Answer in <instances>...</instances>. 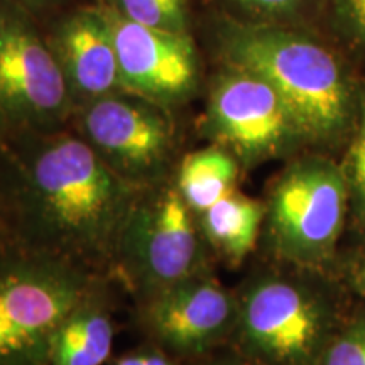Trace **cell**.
<instances>
[{"label": "cell", "instance_id": "obj_1", "mask_svg": "<svg viewBox=\"0 0 365 365\" xmlns=\"http://www.w3.org/2000/svg\"><path fill=\"white\" fill-rule=\"evenodd\" d=\"M143 191L117 176L71 127L14 132L0 148L9 237L98 274L110 276L122 228Z\"/></svg>", "mask_w": 365, "mask_h": 365}, {"label": "cell", "instance_id": "obj_2", "mask_svg": "<svg viewBox=\"0 0 365 365\" xmlns=\"http://www.w3.org/2000/svg\"><path fill=\"white\" fill-rule=\"evenodd\" d=\"M220 65L252 71L286 100L313 149L349 143L359 83L335 49L307 27L222 16L212 29Z\"/></svg>", "mask_w": 365, "mask_h": 365}, {"label": "cell", "instance_id": "obj_3", "mask_svg": "<svg viewBox=\"0 0 365 365\" xmlns=\"http://www.w3.org/2000/svg\"><path fill=\"white\" fill-rule=\"evenodd\" d=\"M235 294L230 345L254 365H318L346 318L331 274L267 262Z\"/></svg>", "mask_w": 365, "mask_h": 365}, {"label": "cell", "instance_id": "obj_4", "mask_svg": "<svg viewBox=\"0 0 365 365\" xmlns=\"http://www.w3.org/2000/svg\"><path fill=\"white\" fill-rule=\"evenodd\" d=\"M259 247L269 262L331 274L350 217L341 163L323 150L284 161L264 200Z\"/></svg>", "mask_w": 365, "mask_h": 365}, {"label": "cell", "instance_id": "obj_5", "mask_svg": "<svg viewBox=\"0 0 365 365\" xmlns=\"http://www.w3.org/2000/svg\"><path fill=\"white\" fill-rule=\"evenodd\" d=\"M98 276L9 235L0 240V365H48L59 325Z\"/></svg>", "mask_w": 365, "mask_h": 365}, {"label": "cell", "instance_id": "obj_6", "mask_svg": "<svg viewBox=\"0 0 365 365\" xmlns=\"http://www.w3.org/2000/svg\"><path fill=\"white\" fill-rule=\"evenodd\" d=\"M213 255L173 180L139 196L118 239L110 276L135 303L212 271Z\"/></svg>", "mask_w": 365, "mask_h": 365}, {"label": "cell", "instance_id": "obj_7", "mask_svg": "<svg viewBox=\"0 0 365 365\" xmlns=\"http://www.w3.org/2000/svg\"><path fill=\"white\" fill-rule=\"evenodd\" d=\"M207 143L234 154L242 171L313 149L307 130L274 86L252 71L220 65L200 120Z\"/></svg>", "mask_w": 365, "mask_h": 365}, {"label": "cell", "instance_id": "obj_8", "mask_svg": "<svg viewBox=\"0 0 365 365\" xmlns=\"http://www.w3.org/2000/svg\"><path fill=\"white\" fill-rule=\"evenodd\" d=\"M173 112L122 90L81 105L73 125L117 176L149 190L171 181L182 156Z\"/></svg>", "mask_w": 365, "mask_h": 365}, {"label": "cell", "instance_id": "obj_9", "mask_svg": "<svg viewBox=\"0 0 365 365\" xmlns=\"http://www.w3.org/2000/svg\"><path fill=\"white\" fill-rule=\"evenodd\" d=\"M76 107L34 16L0 0V118L14 132L68 129Z\"/></svg>", "mask_w": 365, "mask_h": 365}, {"label": "cell", "instance_id": "obj_10", "mask_svg": "<svg viewBox=\"0 0 365 365\" xmlns=\"http://www.w3.org/2000/svg\"><path fill=\"white\" fill-rule=\"evenodd\" d=\"M135 319L149 344L175 359H205L230 344L237 294L210 271L135 303Z\"/></svg>", "mask_w": 365, "mask_h": 365}, {"label": "cell", "instance_id": "obj_11", "mask_svg": "<svg viewBox=\"0 0 365 365\" xmlns=\"http://www.w3.org/2000/svg\"><path fill=\"white\" fill-rule=\"evenodd\" d=\"M115 43L122 85L127 91L176 110L203 85L202 59L190 33L135 24L103 6Z\"/></svg>", "mask_w": 365, "mask_h": 365}, {"label": "cell", "instance_id": "obj_12", "mask_svg": "<svg viewBox=\"0 0 365 365\" xmlns=\"http://www.w3.org/2000/svg\"><path fill=\"white\" fill-rule=\"evenodd\" d=\"M46 38L76 110L105 95L125 90L110 22L100 4L66 14Z\"/></svg>", "mask_w": 365, "mask_h": 365}, {"label": "cell", "instance_id": "obj_13", "mask_svg": "<svg viewBox=\"0 0 365 365\" xmlns=\"http://www.w3.org/2000/svg\"><path fill=\"white\" fill-rule=\"evenodd\" d=\"M110 276L100 274L53 339L48 365H103L115 339Z\"/></svg>", "mask_w": 365, "mask_h": 365}, {"label": "cell", "instance_id": "obj_14", "mask_svg": "<svg viewBox=\"0 0 365 365\" xmlns=\"http://www.w3.org/2000/svg\"><path fill=\"white\" fill-rule=\"evenodd\" d=\"M264 200L235 190L196 217L213 259L240 266L259 247L264 223Z\"/></svg>", "mask_w": 365, "mask_h": 365}, {"label": "cell", "instance_id": "obj_15", "mask_svg": "<svg viewBox=\"0 0 365 365\" xmlns=\"http://www.w3.org/2000/svg\"><path fill=\"white\" fill-rule=\"evenodd\" d=\"M240 173L242 168L234 154L208 143L205 148L182 154L173 175V185L198 217L237 190Z\"/></svg>", "mask_w": 365, "mask_h": 365}, {"label": "cell", "instance_id": "obj_16", "mask_svg": "<svg viewBox=\"0 0 365 365\" xmlns=\"http://www.w3.org/2000/svg\"><path fill=\"white\" fill-rule=\"evenodd\" d=\"M341 168L349 186V220L365 237V83H359L357 115Z\"/></svg>", "mask_w": 365, "mask_h": 365}, {"label": "cell", "instance_id": "obj_17", "mask_svg": "<svg viewBox=\"0 0 365 365\" xmlns=\"http://www.w3.org/2000/svg\"><path fill=\"white\" fill-rule=\"evenodd\" d=\"M135 24L171 33H190L188 0H102Z\"/></svg>", "mask_w": 365, "mask_h": 365}, {"label": "cell", "instance_id": "obj_18", "mask_svg": "<svg viewBox=\"0 0 365 365\" xmlns=\"http://www.w3.org/2000/svg\"><path fill=\"white\" fill-rule=\"evenodd\" d=\"M235 17L269 24L307 27L325 6V0H230Z\"/></svg>", "mask_w": 365, "mask_h": 365}, {"label": "cell", "instance_id": "obj_19", "mask_svg": "<svg viewBox=\"0 0 365 365\" xmlns=\"http://www.w3.org/2000/svg\"><path fill=\"white\" fill-rule=\"evenodd\" d=\"M319 17L331 38L349 51L365 56V0H325Z\"/></svg>", "mask_w": 365, "mask_h": 365}, {"label": "cell", "instance_id": "obj_20", "mask_svg": "<svg viewBox=\"0 0 365 365\" xmlns=\"http://www.w3.org/2000/svg\"><path fill=\"white\" fill-rule=\"evenodd\" d=\"M318 365H365V304L346 314Z\"/></svg>", "mask_w": 365, "mask_h": 365}, {"label": "cell", "instance_id": "obj_21", "mask_svg": "<svg viewBox=\"0 0 365 365\" xmlns=\"http://www.w3.org/2000/svg\"><path fill=\"white\" fill-rule=\"evenodd\" d=\"M113 365H181L180 360L173 357L158 345L148 344L130 350L113 360Z\"/></svg>", "mask_w": 365, "mask_h": 365}, {"label": "cell", "instance_id": "obj_22", "mask_svg": "<svg viewBox=\"0 0 365 365\" xmlns=\"http://www.w3.org/2000/svg\"><path fill=\"white\" fill-rule=\"evenodd\" d=\"M346 279H349V286L354 293H357L360 298L365 299V240L355 255L352 261H349L346 266Z\"/></svg>", "mask_w": 365, "mask_h": 365}, {"label": "cell", "instance_id": "obj_23", "mask_svg": "<svg viewBox=\"0 0 365 365\" xmlns=\"http://www.w3.org/2000/svg\"><path fill=\"white\" fill-rule=\"evenodd\" d=\"M14 2L19 4L21 7H24L26 11H29L33 16H36V14L43 12L46 9L53 7L59 0H14Z\"/></svg>", "mask_w": 365, "mask_h": 365}, {"label": "cell", "instance_id": "obj_24", "mask_svg": "<svg viewBox=\"0 0 365 365\" xmlns=\"http://www.w3.org/2000/svg\"><path fill=\"white\" fill-rule=\"evenodd\" d=\"M202 365H254V364L249 362L247 359L240 357L237 352H232L228 355H222V357L210 359V360H207V362H203Z\"/></svg>", "mask_w": 365, "mask_h": 365}, {"label": "cell", "instance_id": "obj_25", "mask_svg": "<svg viewBox=\"0 0 365 365\" xmlns=\"http://www.w3.org/2000/svg\"><path fill=\"white\" fill-rule=\"evenodd\" d=\"M7 235H9V230H7V223H6V215H4L2 205H0V240L6 239Z\"/></svg>", "mask_w": 365, "mask_h": 365}, {"label": "cell", "instance_id": "obj_26", "mask_svg": "<svg viewBox=\"0 0 365 365\" xmlns=\"http://www.w3.org/2000/svg\"><path fill=\"white\" fill-rule=\"evenodd\" d=\"M9 134H11V132H9L7 125L4 124V120H2V118H0V148H2L4 143H6V139L9 137Z\"/></svg>", "mask_w": 365, "mask_h": 365}]
</instances>
